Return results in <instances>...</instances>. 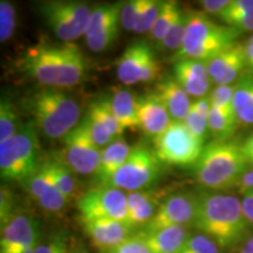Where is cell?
Here are the masks:
<instances>
[{
  "mask_svg": "<svg viewBox=\"0 0 253 253\" xmlns=\"http://www.w3.org/2000/svg\"><path fill=\"white\" fill-rule=\"evenodd\" d=\"M183 8L177 1L169 0V1H162L160 14L155 23L153 30L150 31V38L155 43L160 45L164 37L167 36L168 31L172 26V24L177 20V18L182 14Z\"/></svg>",
  "mask_w": 253,
  "mask_h": 253,
  "instance_id": "cell-30",
  "label": "cell"
},
{
  "mask_svg": "<svg viewBox=\"0 0 253 253\" xmlns=\"http://www.w3.org/2000/svg\"><path fill=\"white\" fill-rule=\"evenodd\" d=\"M132 148L121 137L115 138L112 143L103 148L101 153L100 166L94 173L97 185L108 186L112 178L123 166L130 155Z\"/></svg>",
  "mask_w": 253,
  "mask_h": 253,
  "instance_id": "cell-23",
  "label": "cell"
},
{
  "mask_svg": "<svg viewBox=\"0 0 253 253\" xmlns=\"http://www.w3.org/2000/svg\"><path fill=\"white\" fill-rule=\"evenodd\" d=\"M36 253H71L68 236L63 231L53 233L47 242L38 245Z\"/></svg>",
  "mask_w": 253,
  "mask_h": 253,
  "instance_id": "cell-40",
  "label": "cell"
},
{
  "mask_svg": "<svg viewBox=\"0 0 253 253\" xmlns=\"http://www.w3.org/2000/svg\"><path fill=\"white\" fill-rule=\"evenodd\" d=\"M47 166H48L50 175H52L55 185L65 195V197L69 202H78L84 194L80 190V184L75 177V172H73L69 168L63 166L62 163L58 162L54 158L47 161Z\"/></svg>",
  "mask_w": 253,
  "mask_h": 253,
  "instance_id": "cell-27",
  "label": "cell"
},
{
  "mask_svg": "<svg viewBox=\"0 0 253 253\" xmlns=\"http://www.w3.org/2000/svg\"><path fill=\"white\" fill-rule=\"evenodd\" d=\"M154 93L162 101L172 120L184 121L192 106L191 97L175 78L164 77L160 79Z\"/></svg>",
  "mask_w": 253,
  "mask_h": 253,
  "instance_id": "cell-21",
  "label": "cell"
},
{
  "mask_svg": "<svg viewBox=\"0 0 253 253\" xmlns=\"http://www.w3.org/2000/svg\"><path fill=\"white\" fill-rule=\"evenodd\" d=\"M14 197L12 196L11 191L4 185L1 186L0 192V225L5 226L12 218L17 216L14 213Z\"/></svg>",
  "mask_w": 253,
  "mask_h": 253,
  "instance_id": "cell-42",
  "label": "cell"
},
{
  "mask_svg": "<svg viewBox=\"0 0 253 253\" xmlns=\"http://www.w3.org/2000/svg\"><path fill=\"white\" fill-rule=\"evenodd\" d=\"M153 56L154 52L148 43L142 41L131 43L118 60L116 74L119 80L126 86L141 84L142 74Z\"/></svg>",
  "mask_w": 253,
  "mask_h": 253,
  "instance_id": "cell-19",
  "label": "cell"
},
{
  "mask_svg": "<svg viewBox=\"0 0 253 253\" xmlns=\"http://www.w3.org/2000/svg\"><path fill=\"white\" fill-rule=\"evenodd\" d=\"M239 126L235 113L225 112L211 106L209 113V132L213 141H229Z\"/></svg>",
  "mask_w": 253,
  "mask_h": 253,
  "instance_id": "cell-29",
  "label": "cell"
},
{
  "mask_svg": "<svg viewBox=\"0 0 253 253\" xmlns=\"http://www.w3.org/2000/svg\"><path fill=\"white\" fill-rule=\"evenodd\" d=\"M162 166L163 163L153 148L138 144L132 148L130 155L114 175L108 186L125 192L148 190L161 176Z\"/></svg>",
  "mask_w": 253,
  "mask_h": 253,
  "instance_id": "cell-9",
  "label": "cell"
},
{
  "mask_svg": "<svg viewBox=\"0 0 253 253\" xmlns=\"http://www.w3.org/2000/svg\"><path fill=\"white\" fill-rule=\"evenodd\" d=\"M173 78L184 88L190 97H195L196 100L208 96L212 84L209 77L207 62L199 60H176Z\"/></svg>",
  "mask_w": 253,
  "mask_h": 253,
  "instance_id": "cell-17",
  "label": "cell"
},
{
  "mask_svg": "<svg viewBox=\"0 0 253 253\" xmlns=\"http://www.w3.org/2000/svg\"><path fill=\"white\" fill-rule=\"evenodd\" d=\"M242 205L245 217L248 218V220L253 225V190H248V191L242 192Z\"/></svg>",
  "mask_w": 253,
  "mask_h": 253,
  "instance_id": "cell-45",
  "label": "cell"
},
{
  "mask_svg": "<svg viewBox=\"0 0 253 253\" xmlns=\"http://www.w3.org/2000/svg\"><path fill=\"white\" fill-rule=\"evenodd\" d=\"M87 113L102 123L107 128V130L113 135L114 138L121 137L125 129L114 115L113 110L110 108L108 97H103V99L95 100L94 102H91L88 107Z\"/></svg>",
  "mask_w": 253,
  "mask_h": 253,
  "instance_id": "cell-31",
  "label": "cell"
},
{
  "mask_svg": "<svg viewBox=\"0 0 253 253\" xmlns=\"http://www.w3.org/2000/svg\"><path fill=\"white\" fill-rule=\"evenodd\" d=\"M194 168L199 185L205 190L223 191L238 185L251 167L243 154L242 142L229 140L212 141L205 145Z\"/></svg>",
  "mask_w": 253,
  "mask_h": 253,
  "instance_id": "cell-3",
  "label": "cell"
},
{
  "mask_svg": "<svg viewBox=\"0 0 253 253\" xmlns=\"http://www.w3.org/2000/svg\"><path fill=\"white\" fill-rule=\"evenodd\" d=\"M82 126H84V130H86L87 135L89 136V138L93 141V143L99 147L100 149H103L107 145L112 143L115 140L113 137V135L107 130V128L104 126L100 121H97L96 119L93 118L90 114L86 113V115L84 116V119L81 120Z\"/></svg>",
  "mask_w": 253,
  "mask_h": 253,
  "instance_id": "cell-35",
  "label": "cell"
},
{
  "mask_svg": "<svg viewBox=\"0 0 253 253\" xmlns=\"http://www.w3.org/2000/svg\"><path fill=\"white\" fill-rule=\"evenodd\" d=\"M161 6H162V1H158V0H142L134 33H150L160 14Z\"/></svg>",
  "mask_w": 253,
  "mask_h": 253,
  "instance_id": "cell-33",
  "label": "cell"
},
{
  "mask_svg": "<svg viewBox=\"0 0 253 253\" xmlns=\"http://www.w3.org/2000/svg\"><path fill=\"white\" fill-rule=\"evenodd\" d=\"M237 186L239 188L240 192L248 191V190H253V168H250L248 171L243 175Z\"/></svg>",
  "mask_w": 253,
  "mask_h": 253,
  "instance_id": "cell-47",
  "label": "cell"
},
{
  "mask_svg": "<svg viewBox=\"0 0 253 253\" xmlns=\"http://www.w3.org/2000/svg\"><path fill=\"white\" fill-rule=\"evenodd\" d=\"M93 7L84 1L50 0L39 4L40 14L53 33L65 43L84 37Z\"/></svg>",
  "mask_w": 253,
  "mask_h": 253,
  "instance_id": "cell-7",
  "label": "cell"
},
{
  "mask_svg": "<svg viewBox=\"0 0 253 253\" xmlns=\"http://www.w3.org/2000/svg\"><path fill=\"white\" fill-rule=\"evenodd\" d=\"M185 30H186V12L183 11L182 14L177 18V20L172 24V26L170 27V30L168 31L167 36L164 37L162 42L160 43V46L163 49H169V50H178L181 48L183 39L185 36Z\"/></svg>",
  "mask_w": 253,
  "mask_h": 253,
  "instance_id": "cell-37",
  "label": "cell"
},
{
  "mask_svg": "<svg viewBox=\"0 0 253 253\" xmlns=\"http://www.w3.org/2000/svg\"><path fill=\"white\" fill-rule=\"evenodd\" d=\"M164 198L166 196L163 197L161 192L149 189L126 192L128 216L126 221L136 231L143 229L153 219Z\"/></svg>",
  "mask_w": 253,
  "mask_h": 253,
  "instance_id": "cell-20",
  "label": "cell"
},
{
  "mask_svg": "<svg viewBox=\"0 0 253 253\" xmlns=\"http://www.w3.org/2000/svg\"><path fill=\"white\" fill-rule=\"evenodd\" d=\"M219 19L239 33L253 32V0H231Z\"/></svg>",
  "mask_w": 253,
  "mask_h": 253,
  "instance_id": "cell-26",
  "label": "cell"
},
{
  "mask_svg": "<svg viewBox=\"0 0 253 253\" xmlns=\"http://www.w3.org/2000/svg\"><path fill=\"white\" fill-rule=\"evenodd\" d=\"M240 253H253V235L240 248Z\"/></svg>",
  "mask_w": 253,
  "mask_h": 253,
  "instance_id": "cell-49",
  "label": "cell"
},
{
  "mask_svg": "<svg viewBox=\"0 0 253 253\" xmlns=\"http://www.w3.org/2000/svg\"><path fill=\"white\" fill-rule=\"evenodd\" d=\"M110 108L123 129L138 128L137 100L128 89L115 88L109 97Z\"/></svg>",
  "mask_w": 253,
  "mask_h": 253,
  "instance_id": "cell-25",
  "label": "cell"
},
{
  "mask_svg": "<svg viewBox=\"0 0 253 253\" xmlns=\"http://www.w3.org/2000/svg\"><path fill=\"white\" fill-rule=\"evenodd\" d=\"M104 253H153L150 251L149 246L145 244V242L142 239V237L135 232L134 236H131L128 240L119 245L118 248L110 250Z\"/></svg>",
  "mask_w": 253,
  "mask_h": 253,
  "instance_id": "cell-43",
  "label": "cell"
},
{
  "mask_svg": "<svg viewBox=\"0 0 253 253\" xmlns=\"http://www.w3.org/2000/svg\"><path fill=\"white\" fill-rule=\"evenodd\" d=\"M17 27V11L7 0L0 1V41L6 42L13 36Z\"/></svg>",
  "mask_w": 253,
  "mask_h": 253,
  "instance_id": "cell-36",
  "label": "cell"
},
{
  "mask_svg": "<svg viewBox=\"0 0 253 253\" xmlns=\"http://www.w3.org/2000/svg\"><path fill=\"white\" fill-rule=\"evenodd\" d=\"M197 212V197L192 192H173L166 196L156 213L143 229L155 231L172 226L192 227Z\"/></svg>",
  "mask_w": 253,
  "mask_h": 253,
  "instance_id": "cell-12",
  "label": "cell"
},
{
  "mask_svg": "<svg viewBox=\"0 0 253 253\" xmlns=\"http://www.w3.org/2000/svg\"><path fill=\"white\" fill-rule=\"evenodd\" d=\"M27 109L34 126L52 140H62L82 120L77 101L55 88H46L32 95L27 100Z\"/></svg>",
  "mask_w": 253,
  "mask_h": 253,
  "instance_id": "cell-4",
  "label": "cell"
},
{
  "mask_svg": "<svg viewBox=\"0 0 253 253\" xmlns=\"http://www.w3.org/2000/svg\"><path fill=\"white\" fill-rule=\"evenodd\" d=\"M121 2L94 6L84 33V40L90 50L102 52L118 38L121 26Z\"/></svg>",
  "mask_w": 253,
  "mask_h": 253,
  "instance_id": "cell-13",
  "label": "cell"
},
{
  "mask_svg": "<svg viewBox=\"0 0 253 253\" xmlns=\"http://www.w3.org/2000/svg\"><path fill=\"white\" fill-rule=\"evenodd\" d=\"M209 77L216 86L235 84L248 69L244 52V43H235L221 50L219 54L207 61Z\"/></svg>",
  "mask_w": 253,
  "mask_h": 253,
  "instance_id": "cell-15",
  "label": "cell"
},
{
  "mask_svg": "<svg viewBox=\"0 0 253 253\" xmlns=\"http://www.w3.org/2000/svg\"><path fill=\"white\" fill-rule=\"evenodd\" d=\"M211 109L210 97L205 96L202 99H197L192 102L190 112L186 116L184 125L199 140L205 142L208 138L209 132V113Z\"/></svg>",
  "mask_w": 253,
  "mask_h": 253,
  "instance_id": "cell-28",
  "label": "cell"
},
{
  "mask_svg": "<svg viewBox=\"0 0 253 253\" xmlns=\"http://www.w3.org/2000/svg\"><path fill=\"white\" fill-rule=\"evenodd\" d=\"M239 36L238 31L214 23L204 12H186L185 36L175 61L192 59L207 62L238 41Z\"/></svg>",
  "mask_w": 253,
  "mask_h": 253,
  "instance_id": "cell-5",
  "label": "cell"
},
{
  "mask_svg": "<svg viewBox=\"0 0 253 253\" xmlns=\"http://www.w3.org/2000/svg\"><path fill=\"white\" fill-rule=\"evenodd\" d=\"M153 253H181L188 240L189 227L172 226L155 231H136Z\"/></svg>",
  "mask_w": 253,
  "mask_h": 253,
  "instance_id": "cell-22",
  "label": "cell"
},
{
  "mask_svg": "<svg viewBox=\"0 0 253 253\" xmlns=\"http://www.w3.org/2000/svg\"><path fill=\"white\" fill-rule=\"evenodd\" d=\"M194 227L212 239L220 251L242 248L251 237L252 224L245 217L242 201L221 191L199 190Z\"/></svg>",
  "mask_w": 253,
  "mask_h": 253,
  "instance_id": "cell-1",
  "label": "cell"
},
{
  "mask_svg": "<svg viewBox=\"0 0 253 253\" xmlns=\"http://www.w3.org/2000/svg\"><path fill=\"white\" fill-rule=\"evenodd\" d=\"M39 140L32 123L21 126L17 134L0 142V175L5 181L23 183L40 167Z\"/></svg>",
  "mask_w": 253,
  "mask_h": 253,
  "instance_id": "cell-6",
  "label": "cell"
},
{
  "mask_svg": "<svg viewBox=\"0 0 253 253\" xmlns=\"http://www.w3.org/2000/svg\"><path fill=\"white\" fill-rule=\"evenodd\" d=\"M233 110L239 125H253V74L244 73L235 84Z\"/></svg>",
  "mask_w": 253,
  "mask_h": 253,
  "instance_id": "cell-24",
  "label": "cell"
},
{
  "mask_svg": "<svg viewBox=\"0 0 253 253\" xmlns=\"http://www.w3.org/2000/svg\"><path fill=\"white\" fill-rule=\"evenodd\" d=\"M82 220L116 219L126 220L128 199L122 190L113 186L96 185L84 192L77 203Z\"/></svg>",
  "mask_w": 253,
  "mask_h": 253,
  "instance_id": "cell-10",
  "label": "cell"
},
{
  "mask_svg": "<svg viewBox=\"0 0 253 253\" xmlns=\"http://www.w3.org/2000/svg\"><path fill=\"white\" fill-rule=\"evenodd\" d=\"M37 203L43 211H46V212H48L50 214H60L63 210H65L66 207H67L69 201L58 189V186L55 185L53 178H50L48 188L46 189L45 194L41 196V198L37 202Z\"/></svg>",
  "mask_w": 253,
  "mask_h": 253,
  "instance_id": "cell-34",
  "label": "cell"
},
{
  "mask_svg": "<svg viewBox=\"0 0 253 253\" xmlns=\"http://www.w3.org/2000/svg\"><path fill=\"white\" fill-rule=\"evenodd\" d=\"M244 52L248 71H250V73L253 74V34L244 43Z\"/></svg>",
  "mask_w": 253,
  "mask_h": 253,
  "instance_id": "cell-48",
  "label": "cell"
},
{
  "mask_svg": "<svg viewBox=\"0 0 253 253\" xmlns=\"http://www.w3.org/2000/svg\"><path fill=\"white\" fill-rule=\"evenodd\" d=\"M137 100L138 129L148 137L156 138L172 121L162 101L155 93L136 96Z\"/></svg>",
  "mask_w": 253,
  "mask_h": 253,
  "instance_id": "cell-18",
  "label": "cell"
},
{
  "mask_svg": "<svg viewBox=\"0 0 253 253\" xmlns=\"http://www.w3.org/2000/svg\"><path fill=\"white\" fill-rule=\"evenodd\" d=\"M74 253H88V252L84 251V250H77Z\"/></svg>",
  "mask_w": 253,
  "mask_h": 253,
  "instance_id": "cell-50",
  "label": "cell"
},
{
  "mask_svg": "<svg viewBox=\"0 0 253 253\" xmlns=\"http://www.w3.org/2000/svg\"><path fill=\"white\" fill-rule=\"evenodd\" d=\"M230 2L231 0H204L201 2V5L204 8V13L217 15L219 18L229 7Z\"/></svg>",
  "mask_w": 253,
  "mask_h": 253,
  "instance_id": "cell-44",
  "label": "cell"
},
{
  "mask_svg": "<svg viewBox=\"0 0 253 253\" xmlns=\"http://www.w3.org/2000/svg\"><path fill=\"white\" fill-rule=\"evenodd\" d=\"M19 129V116L14 104L8 97L2 96L0 101V142L8 140Z\"/></svg>",
  "mask_w": 253,
  "mask_h": 253,
  "instance_id": "cell-32",
  "label": "cell"
},
{
  "mask_svg": "<svg viewBox=\"0 0 253 253\" xmlns=\"http://www.w3.org/2000/svg\"><path fill=\"white\" fill-rule=\"evenodd\" d=\"M204 143L186 128L184 122L172 120L166 130L154 138L153 149L163 164L195 167L203 153Z\"/></svg>",
  "mask_w": 253,
  "mask_h": 253,
  "instance_id": "cell-8",
  "label": "cell"
},
{
  "mask_svg": "<svg viewBox=\"0 0 253 253\" xmlns=\"http://www.w3.org/2000/svg\"><path fill=\"white\" fill-rule=\"evenodd\" d=\"M242 150L249 166L253 168V134L250 135L244 142H242Z\"/></svg>",
  "mask_w": 253,
  "mask_h": 253,
  "instance_id": "cell-46",
  "label": "cell"
},
{
  "mask_svg": "<svg viewBox=\"0 0 253 253\" xmlns=\"http://www.w3.org/2000/svg\"><path fill=\"white\" fill-rule=\"evenodd\" d=\"M21 63L31 78L55 89L77 86L87 72L86 58L74 43H38L27 49Z\"/></svg>",
  "mask_w": 253,
  "mask_h": 253,
  "instance_id": "cell-2",
  "label": "cell"
},
{
  "mask_svg": "<svg viewBox=\"0 0 253 253\" xmlns=\"http://www.w3.org/2000/svg\"><path fill=\"white\" fill-rule=\"evenodd\" d=\"M82 225L91 245L101 253L118 248L136 232L126 221L116 219L82 220Z\"/></svg>",
  "mask_w": 253,
  "mask_h": 253,
  "instance_id": "cell-16",
  "label": "cell"
},
{
  "mask_svg": "<svg viewBox=\"0 0 253 253\" xmlns=\"http://www.w3.org/2000/svg\"><path fill=\"white\" fill-rule=\"evenodd\" d=\"M142 0H131L122 4L121 7V26L126 31L134 32L136 21H137L138 13L141 9Z\"/></svg>",
  "mask_w": 253,
  "mask_h": 253,
  "instance_id": "cell-41",
  "label": "cell"
},
{
  "mask_svg": "<svg viewBox=\"0 0 253 253\" xmlns=\"http://www.w3.org/2000/svg\"><path fill=\"white\" fill-rule=\"evenodd\" d=\"M40 236L39 220L25 213L17 214L1 227L0 253H36Z\"/></svg>",
  "mask_w": 253,
  "mask_h": 253,
  "instance_id": "cell-14",
  "label": "cell"
},
{
  "mask_svg": "<svg viewBox=\"0 0 253 253\" xmlns=\"http://www.w3.org/2000/svg\"><path fill=\"white\" fill-rule=\"evenodd\" d=\"M233 95H235V84H225V86H216V88L209 94V97H210L212 107L225 110V112L235 113Z\"/></svg>",
  "mask_w": 253,
  "mask_h": 253,
  "instance_id": "cell-39",
  "label": "cell"
},
{
  "mask_svg": "<svg viewBox=\"0 0 253 253\" xmlns=\"http://www.w3.org/2000/svg\"><path fill=\"white\" fill-rule=\"evenodd\" d=\"M181 253H220V249L212 239L199 232L189 236Z\"/></svg>",
  "mask_w": 253,
  "mask_h": 253,
  "instance_id": "cell-38",
  "label": "cell"
},
{
  "mask_svg": "<svg viewBox=\"0 0 253 253\" xmlns=\"http://www.w3.org/2000/svg\"><path fill=\"white\" fill-rule=\"evenodd\" d=\"M63 147L54 160L79 175H94L100 166L102 149L96 147L80 122L74 130L62 138Z\"/></svg>",
  "mask_w": 253,
  "mask_h": 253,
  "instance_id": "cell-11",
  "label": "cell"
}]
</instances>
